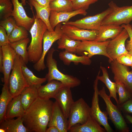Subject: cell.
<instances>
[{
	"label": "cell",
	"instance_id": "cell-1",
	"mask_svg": "<svg viewBox=\"0 0 132 132\" xmlns=\"http://www.w3.org/2000/svg\"><path fill=\"white\" fill-rule=\"evenodd\" d=\"M54 102L39 97L25 110L23 123L30 132H46L50 120Z\"/></svg>",
	"mask_w": 132,
	"mask_h": 132
},
{
	"label": "cell",
	"instance_id": "cell-2",
	"mask_svg": "<svg viewBox=\"0 0 132 132\" xmlns=\"http://www.w3.org/2000/svg\"><path fill=\"white\" fill-rule=\"evenodd\" d=\"M33 15L34 22L29 31L31 40L27 50L29 61L35 64L41 57L43 36L47 28L41 19L36 18Z\"/></svg>",
	"mask_w": 132,
	"mask_h": 132
},
{
	"label": "cell",
	"instance_id": "cell-3",
	"mask_svg": "<svg viewBox=\"0 0 132 132\" xmlns=\"http://www.w3.org/2000/svg\"><path fill=\"white\" fill-rule=\"evenodd\" d=\"M55 50L50 48L47 53L46 66L48 72L45 77L49 82L52 80L58 81L62 83L64 86L73 88L79 85L81 81L78 78L73 76L62 73L58 69L57 61L53 58V54Z\"/></svg>",
	"mask_w": 132,
	"mask_h": 132
},
{
	"label": "cell",
	"instance_id": "cell-4",
	"mask_svg": "<svg viewBox=\"0 0 132 132\" xmlns=\"http://www.w3.org/2000/svg\"><path fill=\"white\" fill-rule=\"evenodd\" d=\"M111 10L104 18L101 25L128 24L132 21V5L119 7L113 1L108 4Z\"/></svg>",
	"mask_w": 132,
	"mask_h": 132
},
{
	"label": "cell",
	"instance_id": "cell-5",
	"mask_svg": "<svg viewBox=\"0 0 132 132\" xmlns=\"http://www.w3.org/2000/svg\"><path fill=\"white\" fill-rule=\"evenodd\" d=\"M23 61L21 57L16 54L9 79V90L13 98L20 95L25 88L29 86L22 72Z\"/></svg>",
	"mask_w": 132,
	"mask_h": 132
},
{
	"label": "cell",
	"instance_id": "cell-6",
	"mask_svg": "<svg viewBox=\"0 0 132 132\" xmlns=\"http://www.w3.org/2000/svg\"><path fill=\"white\" fill-rule=\"evenodd\" d=\"M99 95L104 101L106 106V109L109 116L116 129L121 132H129V128L122 116L119 107L114 105L110 98L106 94L104 87L99 91Z\"/></svg>",
	"mask_w": 132,
	"mask_h": 132
},
{
	"label": "cell",
	"instance_id": "cell-7",
	"mask_svg": "<svg viewBox=\"0 0 132 132\" xmlns=\"http://www.w3.org/2000/svg\"><path fill=\"white\" fill-rule=\"evenodd\" d=\"M90 116V107L83 98L74 101L71 107L68 119V131L77 124L84 123Z\"/></svg>",
	"mask_w": 132,
	"mask_h": 132
},
{
	"label": "cell",
	"instance_id": "cell-8",
	"mask_svg": "<svg viewBox=\"0 0 132 132\" xmlns=\"http://www.w3.org/2000/svg\"><path fill=\"white\" fill-rule=\"evenodd\" d=\"M62 25V23H60L55 26L53 31L51 32L47 29L45 32L43 37V53L41 57L33 66L34 69L37 71L40 72L46 68L44 62L45 57L53 43L58 40L63 34L61 28Z\"/></svg>",
	"mask_w": 132,
	"mask_h": 132
},
{
	"label": "cell",
	"instance_id": "cell-9",
	"mask_svg": "<svg viewBox=\"0 0 132 132\" xmlns=\"http://www.w3.org/2000/svg\"><path fill=\"white\" fill-rule=\"evenodd\" d=\"M99 79L97 76L94 81L93 85L94 92L92 100L91 106L90 107V116L93 118L101 126L102 125L106 131H113L108 121V114L107 111H102L99 105V90L98 88Z\"/></svg>",
	"mask_w": 132,
	"mask_h": 132
},
{
	"label": "cell",
	"instance_id": "cell-10",
	"mask_svg": "<svg viewBox=\"0 0 132 132\" xmlns=\"http://www.w3.org/2000/svg\"><path fill=\"white\" fill-rule=\"evenodd\" d=\"M109 41L107 40L103 42L94 40L81 41L75 53L86 55L90 58L95 55H102L108 57L109 60L110 58L107 53L106 48Z\"/></svg>",
	"mask_w": 132,
	"mask_h": 132
},
{
	"label": "cell",
	"instance_id": "cell-11",
	"mask_svg": "<svg viewBox=\"0 0 132 132\" xmlns=\"http://www.w3.org/2000/svg\"><path fill=\"white\" fill-rule=\"evenodd\" d=\"M129 37L127 31L123 28L119 35L109 41L106 51L110 58L109 60L110 63L121 55L129 53L126 49L125 43Z\"/></svg>",
	"mask_w": 132,
	"mask_h": 132
},
{
	"label": "cell",
	"instance_id": "cell-12",
	"mask_svg": "<svg viewBox=\"0 0 132 132\" xmlns=\"http://www.w3.org/2000/svg\"><path fill=\"white\" fill-rule=\"evenodd\" d=\"M110 11V9L109 8L101 12L94 15L87 16L75 21H68L65 23L84 29L98 31L103 21Z\"/></svg>",
	"mask_w": 132,
	"mask_h": 132
},
{
	"label": "cell",
	"instance_id": "cell-13",
	"mask_svg": "<svg viewBox=\"0 0 132 132\" xmlns=\"http://www.w3.org/2000/svg\"><path fill=\"white\" fill-rule=\"evenodd\" d=\"M61 28L63 33L70 38L80 41L94 40L98 33V31L81 29L65 23H63Z\"/></svg>",
	"mask_w": 132,
	"mask_h": 132
},
{
	"label": "cell",
	"instance_id": "cell-14",
	"mask_svg": "<svg viewBox=\"0 0 132 132\" xmlns=\"http://www.w3.org/2000/svg\"><path fill=\"white\" fill-rule=\"evenodd\" d=\"M110 64L114 80L122 83L132 93V70L130 71L128 66L118 62L116 60Z\"/></svg>",
	"mask_w": 132,
	"mask_h": 132
},
{
	"label": "cell",
	"instance_id": "cell-15",
	"mask_svg": "<svg viewBox=\"0 0 132 132\" xmlns=\"http://www.w3.org/2000/svg\"><path fill=\"white\" fill-rule=\"evenodd\" d=\"M11 0L13 5L11 16L15 19L17 25L23 27L29 31L34 22V18L27 15L21 2L18 0Z\"/></svg>",
	"mask_w": 132,
	"mask_h": 132
},
{
	"label": "cell",
	"instance_id": "cell-16",
	"mask_svg": "<svg viewBox=\"0 0 132 132\" xmlns=\"http://www.w3.org/2000/svg\"><path fill=\"white\" fill-rule=\"evenodd\" d=\"M3 55L2 73L3 82L9 86V79L11 71L13 67L16 54L10 44L0 47Z\"/></svg>",
	"mask_w": 132,
	"mask_h": 132
},
{
	"label": "cell",
	"instance_id": "cell-17",
	"mask_svg": "<svg viewBox=\"0 0 132 132\" xmlns=\"http://www.w3.org/2000/svg\"><path fill=\"white\" fill-rule=\"evenodd\" d=\"M55 99L60 107L65 116L68 119L72 105L74 102L71 88L63 86Z\"/></svg>",
	"mask_w": 132,
	"mask_h": 132
},
{
	"label": "cell",
	"instance_id": "cell-18",
	"mask_svg": "<svg viewBox=\"0 0 132 132\" xmlns=\"http://www.w3.org/2000/svg\"><path fill=\"white\" fill-rule=\"evenodd\" d=\"M68 120L65 116L58 103L56 101L54 102L51 119L48 127L55 126L60 132H68Z\"/></svg>",
	"mask_w": 132,
	"mask_h": 132
},
{
	"label": "cell",
	"instance_id": "cell-19",
	"mask_svg": "<svg viewBox=\"0 0 132 132\" xmlns=\"http://www.w3.org/2000/svg\"><path fill=\"white\" fill-rule=\"evenodd\" d=\"M87 12L83 9L70 11H51L49 17V22L52 28L54 30L55 26L62 22H67L71 18L78 15L85 16Z\"/></svg>",
	"mask_w": 132,
	"mask_h": 132
},
{
	"label": "cell",
	"instance_id": "cell-20",
	"mask_svg": "<svg viewBox=\"0 0 132 132\" xmlns=\"http://www.w3.org/2000/svg\"><path fill=\"white\" fill-rule=\"evenodd\" d=\"M46 85L41 86L38 88V97L44 99H55L61 88L64 86L60 82L52 80Z\"/></svg>",
	"mask_w": 132,
	"mask_h": 132
},
{
	"label": "cell",
	"instance_id": "cell-21",
	"mask_svg": "<svg viewBox=\"0 0 132 132\" xmlns=\"http://www.w3.org/2000/svg\"><path fill=\"white\" fill-rule=\"evenodd\" d=\"M123 29L121 25L112 24L101 25L98 31V34L94 41L103 42L109 39H113L119 35Z\"/></svg>",
	"mask_w": 132,
	"mask_h": 132
},
{
	"label": "cell",
	"instance_id": "cell-22",
	"mask_svg": "<svg viewBox=\"0 0 132 132\" xmlns=\"http://www.w3.org/2000/svg\"><path fill=\"white\" fill-rule=\"evenodd\" d=\"M59 56L64 64L67 66L69 65L71 62L75 64L80 63L85 65H89L92 62L90 58L87 56H78L74 53L65 50L60 52Z\"/></svg>",
	"mask_w": 132,
	"mask_h": 132
},
{
	"label": "cell",
	"instance_id": "cell-23",
	"mask_svg": "<svg viewBox=\"0 0 132 132\" xmlns=\"http://www.w3.org/2000/svg\"><path fill=\"white\" fill-rule=\"evenodd\" d=\"M25 111L21 102L20 95H19L13 98L9 102L6 109L5 120L22 117Z\"/></svg>",
	"mask_w": 132,
	"mask_h": 132
},
{
	"label": "cell",
	"instance_id": "cell-24",
	"mask_svg": "<svg viewBox=\"0 0 132 132\" xmlns=\"http://www.w3.org/2000/svg\"><path fill=\"white\" fill-rule=\"evenodd\" d=\"M0 128L4 129L5 132H30L24 125L22 117L16 119L5 120L0 123Z\"/></svg>",
	"mask_w": 132,
	"mask_h": 132
},
{
	"label": "cell",
	"instance_id": "cell-25",
	"mask_svg": "<svg viewBox=\"0 0 132 132\" xmlns=\"http://www.w3.org/2000/svg\"><path fill=\"white\" fill-rule=\"evenodd\" d=\"M70 132H105L98 122L90 116L84 124L74 126L68 131Z\"/></svg>",
	"mask_w": 132,
	"mask_h": 132
},
{
	"label": "cell",
	"instance_id": "cell-26",
	"mask_svg": "<svg viewBox=\"0 0 132 132\" xmlns=\"http://www.w3.org/2000/svg\"><path fill=\"white\" fill-rule=\"evenodd\" d=\"M30 5L33 6L36 11V14L35 17L41 19L46 24L47 30L51 32L54 31L51 27L49 22V17L51 10L49 5L42 6L34 0H28Z\"/></svg>",
	"mask_w": 132,
	"mask_h": 132
},
{
	"label": "cell",
	"instance_id": "cell-27",
	"mask_svg": "<svg viewBox=\"0 0 132 132\" xmlns=\"http://www.w3.org/2000/svg\"><path fill=\"white\" fill-rule=\"evenodd\" d=\"M20 95L22 105L25 111L39 97L38 88L34 86L28 87Z\"/></svg>",
	"mask_w": 132,
	"mask_h": 132
},
{
	"label": "cell",
	"instance_id": "cell-28",
	"mask_svg": "<svg viewBox=\"0 0 132 132\" xmlns=\"http://www.w3.org/2000/svg\"><path fill=\"white\" fill-rule=\"evenodd\" d=\"M100 69L102 72V76H99L100 70L97 75L99 80L104 83L110 92V97H112L115 100L117 104L118 99L117 97L116 84L115 82H112L110 79L108 71L105 67L101 66Z\"/></svg>",
	"mask_w": 132,
	"mask_h": 132
},
{
	"label": "cell",
	"instance_id": "cell-29",
	"mask_svg": "<svg viewBox=\"0 0 132 132\" xmlns=\"http://www.w3.org/2000/svg\"><path fill=\"white\" fill-rule=\"evenodd\" d=\"M12 99L9 86L4 84L0 96V123L5 120L7 108Z\"/></svg>",
	"mask_w": 132,
	"mask_h": 132
},
{
	"label": "cell",
	"instance_id": "cell-30",
	"mask_svg": "<svg viewBox=\"0 0 132 132\" xmlns=\"http://www.w3.org/2000/svg\"><path fill=\"white\" fill-rule=\"evenodd\" d=\"M22 70L24 76L29 86L36 87L38 88L43 83L47 81L44 78L38 77L34 75L26 66V64L23 61L22 66Z\"/></svg>",
	"mask_w": 132,
	"mask_h": 132
},
{
	"label": "cell",
	"instance_id": "cell-31",
	"mask_svg": "<svg viewBox=\"0 0 132 132\" xmlns=\"http://www.w3.org/2000/svg\"><path fill=\"white\" fill-rule=\"evenodd\" d=\"M30 42V39L28 37L16 42L10 43L16 54L21 57L23 61L26 64H27L29 61L27 46Z\"/></svg>",
	"mask_w": 132,
	"mask_h": 132
},
{
	"label": "cell",
	"instance_id": "cell-32",
	"mask_svg": "<svg viewBox=\"0 0 132 132\" xmlns=\"http://www.w3.org/2000/svg\"><path fill=\"white\" fill-rule=\"evenodd\" d=\"M81 41L73 40L64 33L57 40L58 48L68 52L75 53Z\"/></svg>",
	"mask_w": 132,
	"mask_h": 132
},
{
	"label": "cell",
	"instance_id": "cell-33",
	"mask_svg": "<svg viewBox=\"0 0 132 132\" xmlns=\"http://www.w3.org/2000/svg\"><path fill=\"white\" fill-rule=\"evenodd\" d=\"M116 84L117 93L119 98L117 104L119 106L128 100L132 99V93L122 83L118 81H115Z\"/></svg>",
	"mask_w": 132,
	"mask_h": 132
},
{
	"label": "cell",
	"instance_id": "cell-34",
	"mask_svg": "<svg viewBox=\"0 0 132 132\" xmlns=\"http://www.w3.org/2000/svg\"><path fill=\"white\" fill-rule=\"evenodd\" d=\"M49 6L51 11H74L72 2L70 0H52Z\"/></svg>",
	"mask_w": 132,
	"mask_h": 132
},
{
	"label": "cell",
	"instance_id": "cell-35",
	"mask_svg": "<svg viewBox=\"0 0 132 132\" xmlns=\"http://www.w3.org/2000/svg\"><path fill=\"white\" fill-rule=\"evenodd\" d=\"M28 31L24 27L16 25L9 36V41L13 43L27 38Z\"/></svg>",
	"mask_w": 132,
	"mask_h": 132
},
{
	"label": "cell",
	"instance_id": "cell-36",
	"mask_svg": "<svg viewBox=\"0 0 132 132\" xmlns=\"http://www.w3.org/2000/svg\"><path fill=\"white\" fill-rule=\"evenodd\" d=\"M13 5L11 0H0V17L2 20L11 16Z\"/></svg>",
	"mask_w": 132,
	"mask_h": 132
},
{
	"label": "cell",
	"instance_id": "cell-37",
	"mask_svg": "<svg viewBox=\"0 0 132 132\" xmlns=\"http://www.w3.org/2000/svg\"><path fill=\"white\" fill-rule=\"evenodd\" d=\"M16 25V22L12 16L1 20L0 22V26L5 30L8 37Z\"/></svg>",
	"mask_w": 132,
	"mask_h": 132
},
{
	"label": "cell",
	"instance_id": "cell-38",
	"mask_svg": "<svg viewBox=\"0 0 132 132\" xmlns=\"http://www.w3.org/2000/svg\"><path fill=\"white\" fill-rule=\"evenodd\" d=\"M98 0H73L72 1L74 10L83 9H88L90 5Z\"/></svg>",
	"mask_w": 132,
	"mask_h": 132
},
{
	"label": "cell",
	"instance_id": "cell-39",
	"mask_svg": "<svg viewBox=\"0 0 132 132\" xmlns=\"http://www.w3.org/2000/svg\"><path fill=\"white\" fill-rule=\"evenodd\" d=\"M123 28L125 29L127 31L130 38L127 40L125 45L126 50L130 54L132 55V26L130 24H123L121 25Z\"/></svg>",
	"mask_w": 132,
	"mask_h": 132
},
{
	"label": "cell",
	"instance_id": "cell-40",
	"mask_svg": "<svg viewBox=\"0 0 132 132\" xmlns=\"http://www.w3.org/2000/svg\"><path fill=\"white\" fill-rule=\"evenodd\" d=\"M116 60L118 62L128 66L132 67V63L130 54H123L117 58Z\"/></svg>",
	"mask_w": 132,
	"mask_h": 132
},
{
	"label": "cell",
	"instance_id": "cell-41",
	"mask_svg": "<svg viewBox=\"0 0 132 132\" xmlns=\"http://www.w3.org/2000/svg\"><path fill=\"white\" fill-rule=\"evenodd\" d=\"M10 43L9 37L6 30L3 27L0 26V47Z\"/></svg>",
	"mask_w": 132,
	"mask_h": 132
},
{
	"label": "cell",
	"instance_id": "cell-42",
	"mask_svg": "<svg viewBox=\"0 0 132 132\" xmlns=\"http://www.w3.org/2000/svg\"><path fill=\"white\" fill-rule=\"evenodd\" d=\"M118 106L121 111L124 112L132 114V99L128 100Z\"/></svg>",
	"mask_w": 132,
	"mask_h": 132
},
{
	"label": "cell",
	"instance_id": "cell-43",
	"mask_svg": "<svg viewBox=\"0 0 132 132\" xmlns=\"http://www.w3.org/2000/svg\"><path fill=\"white\" fill-rule=\"evenodd\" d=\"M40 5L45 6L49 5L50 3L52 0H34Z\"/></svg>",
	"mask_w": 132,
	"mask_h": 132
},
{
	"label": "cell",
	"instance_id": "cell-44",
	"mask_svg": "<svg viewBox=\"0 0 132 132\" xmlns=\"http://www.w3.org/2000/svg\"><path fill=\"white\" fill-rule=\"evenodd\" d=\"M3 62V54L1 47H0V71L1 72H2Z\"/></svg>",
	"mask_w": 132,
	"mask_h": 132
},
{
	"label": "cell",
	"instance_id": "cell-45",
	"mask_svg": "<svg viewBox=\"0 0 132 132\" xmlns=\"http://www.w3.org/2000/svg\"><path fill=\"white\" fill-rule=\"evenodd\" d=\"M46 132H60L57 127L53 126L48 127L47 129Z\"/></svg>",
	"mask_w": 132,
	"mask_h": 132
},
{
	"label": "cell",
	"instance_id": "cell-46",
	"mask_svg": "<svg viewBox=\"0 0 132 132\" xmlns=\"http://www.w3.org/2000/svg\"><path fill=\"white\" fill-rule=\"evenodd\" d=\"M125 117L132 124V116L127 114L125 115Z\"/></svg>",
	"mask_w": 132,
	"mask_h": 132
},
{
	"label": "cell",
	"instance_id": "cell-47",
	"mask_svg": "<svg viewBox=\"0 0 132 132\" xmlns=\"http://www.w3.org/2000/svg\"><path fill=\"white\" fill-rule=\"evenodd\" d=\"M23 6L25 5H26V0H21Z\"/></svg>",
	"mask_w": 132,
	"mask_h": 132
},
{
	"label": "cell",
	"instance_id": "cell-48",
	"mask_svg": "<svg viewBox=\"0 0 132 132\" xmlns=\"http://www.w3.org/2000/svg\"><path fill=\"white\" fill-rule=\"evenodd\" d=\"M130 57L131 59V61H132V55H131L130 54Z\"/></svg>",
	"mask_w": 132,
	"mask_h": 132
},
{
	"label": "cell",
	"instance_id": "cell-49",
	"mask_svg": "<svg viewBox=\"0 0 132 132\" xmlns=\"http://www.w3.org/2000/svg\"><path fill=\"white\" fill-rule=\"evenodd\" d=\"M70 0V1H73V0Z\"/></svg>",
	"mask_w": 132,
	"mask_h": 132
},
{
	"label": "cell",
	"instance_id": "cell-50",
	"mask_svg": "<svg viewBox=\"0 0 132 132\" xmlns=\"http://www.w3.org/2000/svg\"></svg>",
	"mask_w": 132,
	"mask_h": 132
},
{
	"label": "cell",
	"instance_id": "cell-51",
	"mask_svg": "<svg viewBox=\"0 0 132 132\" xmlns=\"http://www.w3.org/2000/svg\"></svg>",
	"mask_w": 132,
	"mask_h": 132
}]
</instances>
